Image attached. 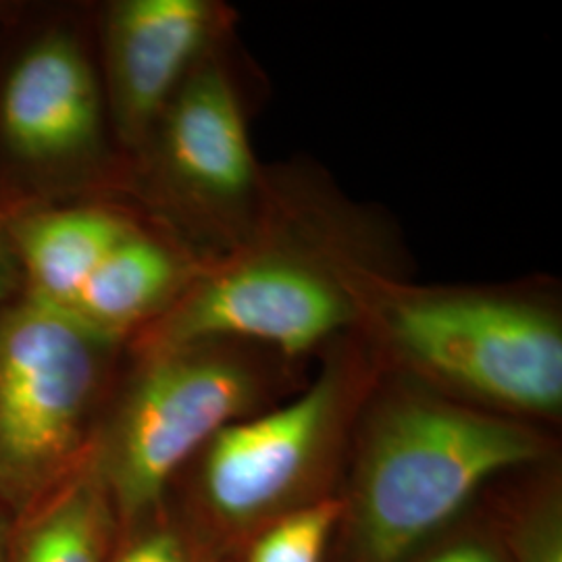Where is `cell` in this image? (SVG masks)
<instances>
[{"mask_svg": "<svg viewBox=\"0 0 562 562\" xmlns=\"http://www.w3.org/2000/svg\"><path fill=\"white\" fill-rule=\"evenodd\" d=\"M15 276H18V261L13 257V250H11V244H9V238H7L4 225L0 222V313L7 306V296H9L11 288H13Z\"/></svg>", "mask_w": 562, "mask_h": 562, "instance_id": "obj_17", "label": "cell"}, {"mask_svg": "<svg viewBox=\"0 0 562 562\" xmlns=\"http://www.w3.org/2000/svg\"><path fill=\"white\" fill-rule=\"evenodd\" d=\"M206 265L138 225L99 265L65 313L123 344L180 301Z\"/></svg>", "mask_w": 562, "mask_h": 562, "instance_id": "obj_10", "label": "cell"}, {"mask_svg": "<svg viewBox=\"0 0 562 562\" xmlns=\"http://www.w3.org/2000/svg\"><path fill=\"white\" fill-rule=\"evenodd\" d=\"M225 9L211 0H120L102 30L104 104L121 144L140 153L181 86L217 48Z\"/></svg>", "mask_w": 562, "mask_h": 562, "instance_id": "obj_9", "label": "cell"}, {"mask_svg": "<svg viewBox=\"0 0 562 562\" xmlns=\"http://www.w3.org/2000/svg\"><path fill=\"white\" fill-rule=\"evenodd\" d=\"M362 378L361 352L340 350L296 398L222 429L196 457L206 515L246 529L299 508L338 452Z\"/></svg>", "mask_w": 562, "mask_h": 562, "instance_id": "obj_6", "label": "cell"}, {"mask_svg": "<svg viewBox=\"0 0 562 562\" xmlns=\"http://www.w3.org/2000/svg\"><path fill=\"white\" fill-rule=\"evenodd\" d=\"M304 241L269 206L259 234L209 262L180 301L132 338L134 352L238 340L294 359L357 329L352 267L359 259Z\"/></svg>", "mask_w": 562, "mask_h": 562, "instance_id": "obj_5", "label": "cell"}, {"mask_svg": "<svg viewBox=\"0 0 562 562\" xmlns=\"http://www.w3.org/2000/svg\"><path fill=\"white\" fill-rule=\"evenodd\" d=\"M104 92L80 41L53 30L30 42L0 83V144L32 176L83 173L104 153Z\"/></svg>", "mask_w": 562, "mask_h": 562, "instance_id": "obj_8", "label": "cell"}, {"mask_svg": "<svg viewBox=\"0 0 562 562\" xmlns=\"http://www.w3.org/2000/svg\"><path fill=\"white\" fill-rule=\"evenodd\" d=\"M121 341L27 294L0 313V504L15 515L97 442Z\"/></svg>", "mask_w": 562, "mask_h": 562, "instance_id": "obj_4", "label": "cell"}, {"mask_svg": "<svg viewBox=\"0 0 562 562\" xmlns=\"http://www.w3.org/2000/svg\"><path fill=\"white\" fill-rule=\"evenodd\" d=\"M120 529L94 442L59 483L15 515L9 562H109Z\"/></svg>", "mask_w": 562, "mask_h": 562, "instance_id": "obj_12", "label": "cell"}, {"mask_svg": "<svg viewBox=\"0 0 562 562\" xmlns=\"http://www.w3.org/2000/svg\"><path fill=\"white\" fill-rule=\"evenodd\" d=\"M13 513L0 504V562H9V542L13 529Z\"/></svg>", "mask_w": 562, "mask_h": 562, "instance_id": "obj_18", "label": "cell"}, {"mask_svg": "<svg viewBox=\"0 0 562 562\" xmlns=\"http://www.w3.org/2000/svg\"><path fill=\"white\" fill-rule=\"evenodd\" d=\"M109 562H202L201 540L165 501L121 527Z\"/></svg>", "mask_w": 562, "mask_h": 562, "instance_id": "obj_14", "label": "cell"}, {"mask_svg": "<svg viewBox=\"0 0 562 562\" xmlns=\"http://www.w3.org/2000/svg\"><path fill=\"white\" fill-rule=\"evenodd\" d=\"M25 294L67 311L83 283L138 223L106 206L34 209L2 222Z\"/></svg>", "mask_w": 562, "mask_h": 562, "instance_id": "obj_11", "label": "cell"}, {"mask_svg": "<svg viewBox=\"0 0 562 562\" xmlns=\"http://www.w3.org/2000/svg\"><path fill=\"white\" fill-rule=\"evenodd\" d=\"M517 562H562L561 506L554 498L536 506L513 536Z\"/></svg>", "mask_w": 562, "mask_h": 562, "instance_id": "obj_15", "label": "cell"}, {"mask_svg": "<svg viewBox=\"0 0 562 562\" xmlns=\"http://www.w3.org/2000/svg\"><path fill=\"white\" fill-rule=\"evenodd\" d=\"M140 155L153 196L220 246L222 259L259 234L267 194L240 94L217 50L181 86Z\"/></svg>", "mask_w": 562, "mask_h": 562, "instance_id": "obj_7", "label": "cell"}, {"mask_svg": "<svg viewBox=\"0 0 562 562\" xmlns=\"http://www.w3.org/2000/svg\"><path fill=\"white\" fill-rule=\"evenodd\" d=\"M276 355L238 340L136 352L138 364L97 436L121 527L161 506L176 475L222 429L259 413Z\"/></svg>", "mask_w": 562, "mask_h": 562, "instance_id": "obj_3", "label": "cell"}, {"mask_svg": "<svg viewBox=\"0 0 562 562\" xmlns=\"http://www.w3.org/2000/svg\"><path fill=\"white\" fill-rule=\"evenodd\" d=\"M425 562H501L498 557L477 542H461L434 554Z\"/></svg>", "mask_w": 562, "mask_h": 562, "instance_id": "obj_16", "label": "cell"}, {"mask_svg": "<svg viewBox=\"0 0 562 562\" xmlns=\"http://www.w3.org/2000/svg\"><path fill=\"white\" fill-rule=\"evenodd\" d=\"M359 329L431 387L504 413L554 417L562 408L559 308L525 292L427 288L352 269Z\"/></svg>", "mask_w": 562, "mask_h": 562, "instance_id": "obj_2", "label": "cell"}, {"mask_svg": "<svg viewBox=\"0 0 562 562\" xmlns=\"http://www.w3.org/2000/svg\"><path fill=\"white\" fill-rule=\"evenodd\" d=\"M346 504L319 498L283 513L255 540L248 562H323Z\"/></svg>", "mask_w": 562, "mask_h": 562, "instance_id": "obj_13", "label": "cell"}, {"mask_svg": "<svg viewBox=\"0 0 562 562\" xmlns=\"http://www.w3.org/2000/svg\"><path fill=\"white\" fill-rule=\"evenodd\" d=\"M542 436L422 385L390 390L362 429L350 501L355 562H402L496 475L540 461Z\"/></svg>", "mask_w": 562, "mask_h": 562, "instance_id": "obj_1", "label": "cell"}]
</instances>
